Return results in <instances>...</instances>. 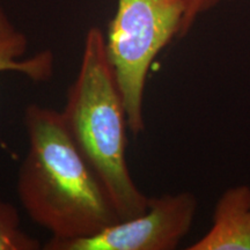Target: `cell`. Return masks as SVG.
<instances>
[{
  "mask_svg": "<svg viewBox=\"0 0 250 250\" xmlns=\"http://www.w3.org/2000/svg\"><path fill=\"white\" fill-rule=\"evenodd\" d=\"M68 132L101 181L121 219L147 210L149 197L139 189L126 159V112L105 46L104 33L87 30L79 71L61 111Z\"/></svg>",
  "mask_w": 250,
  "mask_h": 250,
  "instance_id": "cell-2",
  "label": "cell"
},
{
  "mask_svg": "<svg viewBox=\"0 0 250 250\" xmlns=\"http://www.w3.org/2000/svg\"><path fill=\"white\" fill-rule=\"evenodd\" d=\"M28 152L17 192L34 223L51 237L90 236L122 220L101 181L68 132L62 112L30 103L23 112Z\"/></svg>",
  "mask_w": 250,
  "mask_h": 250,
  "instance_id": "cell-1",
  "label": "cell"
},
{
  "mask_svg": "<svg viewBox=\"0 0 250 250\" xmlns=\"http://www.w3.org/2000/svg\"><path fill=\"white\" fill-rule=\"evenodd\" d=\"M39 240L21 228L19 210L0 196V250H39Z\"/></svg>",
  "mask_w": 250,
  "mask_h": 250,
  "instance_id": "cell-7",
  "label": "cell"
},
{
  "mask_svg": "<svg viewBox=\"0 0 250 250\" xmlns=\"http://www.w3.org/2000/svg\"><path fill=\"white\" fill-rule=\"evenodd\" d=\"M188 250H250V187L240 184L221 193L208 232Z\"/></svg>",
  "mask_w": 250,
  "mask_h": 250,
  "instance_id": "cell-5",
  "label": "cell"
},
{
  "mask_svg": "<svg viewBox=\"0 0 250 250\" xmlns=\"http://www.w3.org/2000/svg\"><path fill=\"white\" fill-rule=\"evenodd\" d=\"M188 0H117L105 46L123 98L129 130H145L146 81L156 56L180 35Z\"/></svg>",
  "mask_w": 250,
  "mask_h": 250,
  "instance_id": "cell-3",
  "label": "cell"
},
{
  "mask_svg": "<svg viewBox=\"0 0 250 250\" xmlns=\"http://www.w3.org/2000/svg\"><path fill=\"white\" fill-rule=\"evenodd\" d=\"M220 1H223V0H188L187 11L186 14H184L179 37L186 36L189 33V30L191 29L198 15L205 13L208 9L213 8Z\"/></svg>",
  "mask_w": 250,
  "mask_h": 250,
  "instance_id": "cell-8",
  "label": "cell"
},
{
  "mask_svg": "<svg viewBox=\"0 0 250 250\" xmlns=\"http://www.w3.org/2000/svg\"><path fill=\"white\" fill-rule=\"evenodd\" d=\"M28 45L26 34L12 22L5 9L0 6V73L14 72L22 74L33 83H48L55 76L54 52L42 50L30 57H24Z\"/></svg>",
  "mask_w": 250,
  "mask_h": 250,
  "instance_id": "cell-6",
  "label": "cell"
},
{
  "mask_svg": "<svg viewBox=\"0 0 250 250\" xmlns=\"http://www.w3.org/2000/svg\"><path fill=\"white\" fill-rule=\"evenodd\" d=\"M198 208L192 192L149 197L147 210L101 232L73 240L51 237L44 250H173L191 229Z\"/></svg>",
  "mask_w": 250,
  "mask_h": 250,
  "instance_id": "cell-4",
  "label": "cell"
}]
</instances>
